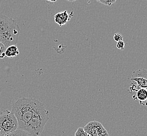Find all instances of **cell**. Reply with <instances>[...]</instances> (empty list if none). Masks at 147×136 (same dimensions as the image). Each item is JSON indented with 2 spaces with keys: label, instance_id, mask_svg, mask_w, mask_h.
<instances>
[{
  "label": "cell",
  "instance_id": "obj_1",
  "mask_svg": "<svg viewBox=\"0 0 147 136\" xmlns=\"http://www.w3.org/2000/svg\"><path fill=\"white\" fill-rule=\"evenodd\" d=\"M44 104L35 99L23 98L12 105V112L18 121V129L24 130L28 122L39 110L44 107Z\"/></svg>",
  "mask_w": 147,
  "mask_h": 136
},
{
  "label": "cell",
  "instance_id": "obj_2",
  "mask_svg": "<svg viewBox=\"0 0 147 136\" xmlns=\"http://www.w3.org/2000/svg\"><path fill=\"white\" fill-rule=\"evenodd\" d=\"M20 28L15 20L6 15H0V42L6 48L16 44Z\"/></svg>",
  "mask_w": 147,
  "mask_h": 136
},
{
  "label": "cell",
  "instance_id": "obj_3",
  "mask_svg": "<svg viewBox=\"0 0 147 136\" xmlns=\"http://www.w3.org/2000/svg\"><path fill=\"white\" fill-rule=\"evenodd\" d=\"M49 118V112L45 107L39 110L28 122L24 130L32 136H38L44 129Z\"/></svg>",
  "mask_w": 147,
  "mask_h": 136
},
{
  "label": "cell",
  "instance_id": "obj_4",
  "mask_svg": "<svg viewBox=\"0 0 147 136\" xmlns=\"http://www.w3.org/2000/svg\"><path fill=\"white\" fill-rule=\"evenodd\" d=\"M18 129V121L12 111L6 110L0 113V135L10 136Z\"/></svg>",
  "mask_w": 147,
  "mask_h": 136
},
{
  "label": "cell",
  "instance_id": "obj_5",
  "mask_svg": "<svg viewBox=\"0 0 147 136\" xmlns=\"http://www.w3.org/2000/svg\"><path fill=\"white\" fill-rule=\"evenodd\" d=\"M130 80L131 83L129 90L131 94L141 88L147 89V69H141L134 71Z\"/></svg>",
  "mask_w": 147,
  "mask_h": 136
},
{
  "label": "cell",
  "instance_id": "obj_6",
  "mask_svg": "<svg viewBox=\"0 0 147 136\" xmlns=\"http://www.w3.org/2000/svg\"><path fill=\"white\" fill-rule=\"evenodd\" d=\"M84 129L89 136H109L107 130L98 121H94L89 122Z\"/></svg>",
  "mask_w": 147,
  "mask_h": 136
},
{
  "label": "cell",
  "instance_id": "obj_7",
  "mask_svg": "<svg viewBox=\"0 0 147 136\" xmlns=\"http://www.w3.org/2000/svg\"><path fill=\"white\" fill-rule=\"evenodd\" d=\"M74 15V12H71L70 14H68L67 11L60 12L57 13L54 16L55 21L56 23L58 24L60 26H62L67 24L68 22L70 21L71 18Z\"/></svg>",
  "mask_w": 147,
  "mask_h": 136
},
{
  "label": "cell",
  "instance_id": "obj_8",
  "mask_svg": "<svg viewBox=\"0 0 147 136\" xmlns=\"http://www.w3.org/2000/svg\"><path fill=\"white\" fill-rule=\"evenodd\" d=\"M136 94L132 95L134 100H138L141 105L147 106V89L141 88L136 91Z\"/></svg>",
  "mask_w": 147,
  "mask_h": 136
},
{
  "label": "cell",
  "instance_id": "obj_9",
  "mask_svg": "<svg viewBox=\"0 0 147 136\" xmlns=\"http://www.w3.org/2000/svg\"><path fill=\"white\" fill-rule=\"evenodd\" d=\"M20 51L16 44L11 45L6 48L5 51V56L7 58H13L19 55Z\"/></svg>",
  "mask_w": 147,
  "mask_h": 136
},
{
  "label": "cell",
  "instance_id": "obj_10",
  "mask_svg": "<svg viewBox=\"0 0 147 136\" xmlns=\"http://www.w3.org/2000/svg\"><path fill=\"white\" fill-rule=\"evenodd\" d=\"M76 136H89L87 133L85 131L84 128L79 127L77 129V131L76 132L75 135Z\"/></svg>",
  "mask_w": 147,
  "mask_h": 136
},
{
  "label": "cell",
  "instance_id": "obj_11",
  "mask_svg": "<svg viewBox=\"0 0 147 136\" xmlns=\"http://www.w3.org/2000/svg\"><path fill=\"white\" fill-rule=\"evenodd\" d=\"M97 2L102 3L107 6H111L113 3H115L116 0H96Z\"/></svg>",
  "mask_w": 147,
  "mask_h": 136
},
{
  "label": "cell",
  "instance_id": "obj_12",
  "mask_svg": "<svg viewBox=\"0 0 147 136\" xmlns=\"http://www.w3.org/2000/svg\"><path fill=\"white\" fill-rule=\"evenodd\" d=\"M6 49V47L3 44L2 42H0V58H4L5 57V51Z\"/></svg>",
  "mask_w": 147,
  "mask_h": 136
},
{
  "label": "cell",
  "instance_id": "obj_13",
  "mask_svg": "<svg viewBox=\"0 0 147 136\" xmlns=\"http://www.w3.org/2000/svg\"><path fill=\"white\" fill-rule=\"evenodd\" d=\"M113 38L115 42H118L123 40V36L120 33H115L113 36Z\"/></svg>",
  "mask_w": 147,
  "mask_h": 136
},
{
  "label": "cell",
  "instance_id": "obj_14",
  "mask_svg": "<svg viewBox=\"0 0 147 136\" xmlns=\"http://www.w3.org/2000/svg\"><path fill=\"white\" fill-rule=\"evenodd\" d=\"M125 44L123 40H121L119 42H117L116 47L118 49L123 50L125 48Z\"/></svg>",
  "mask_w": 147,
  "mask_h": 136
},
{
  "label": "cell",
  "instance_id": "obj_15",
  "mask_svg": "<svg viewBox=\"0 0 147 136\" xmlns=\"http://www.w3.org/2000/svg\"><path fill=\"white\" fill-rule=\"evenodd\" d=\"M47 3H53L56 2L57 0H46Z\"/></svg>",
  "mask_w": 147,
  "mask_h": 136
},
{
  "label": "cell",
  "instance_id": "obj_16",
  "mask_svg": "<svg viewBox=\"0 0 147 136\" xmlns=\"http://www.w3.org/2000/svg\"><path fill=\"white\" fill-rule=\"evenodd\" d=\"M67 1H68L69 2H73L76 1L77 0H67Z\"/></svg>",
  "mask_w": 147,
  "mask_h": 136
},
{
  "label": "cell",
  "instance_id": "obj_17",
  "mask_svg": "<svg viewBox=\"0 0 147 136\" xmlns=\"http://www.w3.org/2000/svg\"><path fill=\"white\" fill-rule=\"evenodd\" d=\"M0 59H1V58H0Z\"/></svg>",
  "mask_w": 147,
  "mask_h": 136
}]
</instances>
